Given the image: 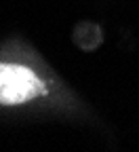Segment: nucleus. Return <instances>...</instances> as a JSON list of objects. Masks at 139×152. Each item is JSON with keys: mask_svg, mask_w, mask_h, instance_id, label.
<instances>
[{"mask_svg": "<svg viewBox=\"0 0 139 152\" xmlns=\"http://www.w3.org/2000/svg\"><path fill=\"white\" fill-rule=\"evenodd\" d=\"M47 95V83L34 68L0 61V106H21Z\"/></svg>", "mask_w": 139, "mask_h": 152, "instance_id": "f257e3e1", "label": "nucleus"}]
</instances>
